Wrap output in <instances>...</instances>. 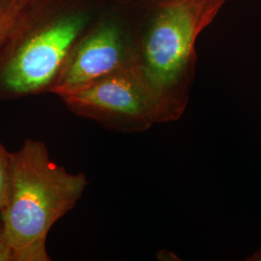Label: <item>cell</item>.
Wrapping results in <instances>:
<instances>
[{
	"mask_svg": "<svg viewBox=\"0 0 261 261\" xmlns=\"http://www.w3.org/2000/svg\"><path fill=\"white\" fill-rule=\"evenodd\" d=\"M227 0H173L134 9L133 67L147 85L161 122L185 111L196 67V42Z\"/></svg>",
	"mask_w": 261,
	"mask_h": 261,
	"instance_id": "6da1fadb",
	"label": "cell"
},
{
	"mask_svg": "<svg viewBox=\"0 0 261 261\" xmlns=\"http://www.w3.org/2000/svg\"><path fill=\"white\" fill-rule=\"evenodd\" d=\"M108 5L101 0H37L24 10L0 55V96L48 92L75 43Z\"/></svg>",
	"mask_w": 261,
	"mask_h": 261,
	"instance_id": "7a4b0ae2",
	"label": "cell"
},
{
	"mask_svg": "<svg viewBox=\"0 0 261 261\" xmlns=\"http://www.w3.org/2000/svg\"><path fill=\"white\" fill-rule=\"evenodd\" d=\"M11 179L9 205L0 219L16 261H49L47 234L83 196L85 175L68 172L50 159L44 142L28 140L12 153Z\"/></svg>",
	"mask_w": 261,
	"mask_h": 261,
	"instance_id": "3957f363",
	"label": "cell"
},
{
	"mask_svg": "<svg viewBox=\"0 0 261 261\" xmlns=\"http://www.w3.org/2000/svg\"><path fill=\"white\" fill-rule=\"evenodd\" d=\"M134 44V10L109 4L75 43L48 92L61 97L132 67Z\"/></svg>",
	"mask_w": 261,
	"mask_h": 261,
	"instance_id": "277c9868",
	"label": "cell"
},
{
	"mask_svg": "<svg viewBox=\"0 0 261 261\" xmlns=\"http://www.w3.org/2000/svg\"><path fill=\"white\" fill-rule=\"evenodd\" d=\"M60 98L77 115L122 132H142L161 122L157 103L133 66Z\"/></svg>",
	"mask_w": 261,
	"mask_h": 261,
	"instance_id": "5b68a950",
	"label": "cell"
},
{
	"mask_svg": "<svg viewBox=\"0 0 261 261\" xmlns=\"http://www.w3.org/2000/svg\"><path fill=\"white\" fill-rule=\"evenodd\" d=\"M12 154L0 142V213L9 205L12 182Z\"/></svg>",
	"mask_w": 261,
	"mask_h": 261,
	"instance_id": "8992f818",
	"label": "cell"
},
{
	"mask_svg": "<svg viewBox=\"0 0 261 261\" xmlns=\"http://www.w3.org/2000/svg\"><path fill=\"white\" fill-rule=\"evenodd\" d=\"M21 14L17 15L0 10V55L12 37Z\"/></svg>",
	"mask_w": 261,
	"mask_h": 261,
	"instance_id": "52a82bcc",
	"label": "cell"
},
{
	"mask_svg": "<svg viewBox=\"0 0 261 261\" xmlns=\"http://www.w3.org/2000/svg\"><path fill=\"white\" fill-rule=\"evenodd\" d=\"M107 4L124 6L133 9H148L173 0H101Z\"/></svg>",
	"mask_w": 261,
	"mask_h": 261,
	"instance_id": "ba28073f",
	"label": "cell"
},
{
	"mask_svg": "<svg viewBox=\"0 0 261 261\" xmlns=\"http://www.w3.org/2000/svg\"><path fill=\"white\" fill-rule=\"evenodd\" d=\"M0 261H16L14 250L6 235L4 224L0 219Z\"/></svg>",
	"mask_w": 261,
	"mask_h": 261,
	"instance_id": "9c48e42d",
	"label": "cell"
},
{
	"mask_svg": "<svg viewBox=\"0 0 261 261\" xmlns=\"http://www.w3.org/2000/svg\"><path fill=\"white\" fill-rule=\"evenodd\" d=\"M36 1L37 0H0V10L19 15Z\"/></svg>",
	"mask_w": 261,
	"mask_h": 261,
	"instance_id": "30bf717a",
	"label": "cell"
},
{
	"mask_svg": "<svg viewBox=\"0 0 261 261\" xmlns=\"http://www.w3.org/2000/svg\"><path fill=\"white\" fill-rule=\"evenodd\" d=\"M227 1H228V0H227Z\"/></svg>",
	"mask_w": 261,
	"mask_h": 261,
	"instance_id": "8fae6325",
	"label": "cell"
}]
</instances>
